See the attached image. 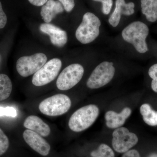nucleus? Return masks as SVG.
I'll use <instances>...</instances> for the list:
<instances>
[{"instance_id":"obj_16","label":"nucleus","mask_w":157,"mask_h":157,"mask_svg":"<svg viewBox=\"0 0 157 157\" xmlns=\"http://www.w3.org/2000/svg\"><path fill=\"white\" fill-rule=\"evenodd\" d=\"M141 11L149 22L157 21V0H140Z\"/></svg>"},{"instance_id":"obj_19","label":"nucleus","mask_w":157,"mask_h":157,"mask_svg":"<svg viewBox=\"0 0 157 157\" xmlns=\"http://www.w3.org/2000/svg\"><path fill=\"white\" fill-rule=\"evenodd\" d=\"M143 121L145 123L151 126L157 125V111L152 109L145 115L142 116Z\"/></svg>"},{"instance_id":"obj_9","label":"nucleus","mask_w":157,"mask_h":157,"mask_svg":"<svg viewBox=\"0 0 157 157\" xmlns=\"http://www.w3.org/2000/svg\"><path fill=\"white\" fill-rule=\"evenodd\" d=\"M112 136L113 147L116 151L121 153L130 150L138 141L137 135L125 127L115 129Z\"/></svg>"},{"instance_id":"obj_13","label":"nucleus","mask_w":157,"mask_h":157,"mask_svg":"<svg viewBox=\"0 0 157 157\" xmlns=\"http://www.w3.org/2000/svg\"><path fill=\"white\" fill-rule=\"evenodd\" d=\"M131 113L132 110L129 107L124 108L120 113L112 110L107 111L105 114L106 125L111 129L120 128L124 124Z\"/></svg>"},{"instance_id":"obj_29","label":"nucleus","mask_w":157,"mask_h":157,"mask_svg":"<svg viewBox=\"0 0 157 157\" xmlns=\"http://www.w3.org/2000/svg\"><path fill=\"white\" fill-rule=\"evenodd\" d=\"M151 87L152 89L155 92L157 93V81L152 79L151 81Z\"/></svg>"},{"instance_id":"obj_23","label":"nucleus","mask_w":157,"mask_h":157,"mask_svg":"<svg viewBox=\"0 0 157 157\" xmlns=\"http://www.w3.org/2000/svg\"><path fill=\"white\" fill-rule=\"evenodd\" d=\"M63 6L66 11L70 12L72 11L75 7L74 0H58Z\"/></svg>"},{"instance_id":"obj_17","label":"nucleus","mask_w":157,"mask_h":157,"mask_svg":"<svg viewBox=\"0 0 157 157\" xmlns=\"http://www.w3.org/2000/svg\"><path fill=\"white\" fill-rule=\"evenodd\" d=\"M12 90V82L7 75L0 74V101L9 98Z\"/></svg>"},{"instance_id":"obj_18","label":"nucleus","mask_w":157,"mask_h":157,"mask_svg":"<svg viewBox=\"0 0 157 157\" xmlns=\"http://www.w3.org/2000/svg\"><path fill=\"white\" fill-rule=\"evenodd\" d=\"M92 156L97 157H114V152L112 149L106 144H101L98 149L92 152Z\"/></svg>"},{"instance_id":"obj_25","label":"nucleus","mask_w":157,"mask_h":157,"mask_svg":"<svg viewBox=\"0 0 157 157\" xmlns=\"http://www.w3.org/2000/svg\"><path fill=\"white\" fill-rule=\"evenodd\" d=\"M148 75L152 79L157 81V63L152 65L149 68Z\"/></svg>"},{"instance_id":"obj_31","label":"nucleus","mask_w":157,"mask_h":157,"mask_svg":"<svg viewBox=\"0 0 157 157\" xmlns=\"http://www.w3.org/2000/svg\"><path fill=\"white\" fill-rule=\"evenodd\" d=\"M0 62H1V56H0Z\"/></svg>"},{"instance_id":"obj_26","label":"nucleus","mask_w":157,"mask_h":157,"mask_svg":"<svg viewBox=\"0 0 157 157\" xmlns=\"http://www.w3.org/2000/svg\"><path fill=\"white\" fill-rule=\"evenodd\" d=\"M122 157H140L138 151L135 149L131 150L125 152Z\"/></svg>"},{"instance_id":"obj_20","label":"nucleus","mask_w":157,"mask_h":157,"mask_svg":"<svg viewBox=\"0 0 157 157\" xmlns=\"http://www.w3.org/2000/svg\"><path fill=\"white\" fill-rule=\"evenodd\" d=\"M9 146V138L6 134L0 128V156L4 154Z\"/></svg>"},{"instance_id":"obj_21","label":"nucleus","mask_w":157,"mask_h":157,"mask_svg":"<svg viewBox=\"0 0 157 157\" xmlns=\"http://www.w3.org/2000/svg\"><path fill=\"white\" fill-rule=\"evenodd\" d=\"M17 115V110L14 107H0V117L8 116L15 117Z\"/></svg>"},{"instance_id":"obj_24","label":"nucleus","mask_w":157,"mask_h":157,"mask_svg":"<svg viewBox=\"0 0 157 157\" xmlns=\"http://www.w3.org/2000/svg\"><path fill=\"white\" fill-rule=\"evenodd\" d=\"M7 22V16L3 11L2 3L0 2V29L4 28L6 26Z\"/></svg>"},{"instance_id":"obj_15","label":"nucleus","mask_w":157,"mask_h":157,"mask_svg":"<svg viewBox=\"0 0 157 157\" xmlns=\"http://www.w3.org/2000/svg\"><path fill=\"white\" fill-rule=\"evenodd\" d=\"M63 6L59 1L48 0L41 9V14L42 19L46 23H49L57 14L63 12Z\"/></svg>"},{"instance_id":"obj_3","label":"nucleus","mask_w":157,"mask_h":157,"mask_svg":"<svg viewBox=\"0 0 157 157\" xmlns=\"http://www.w3.org/2000/svg\"><path fill=\"white\" fill-rule=\"evenodd\" d=\"M101 20L91 12L85 13L76 32V39L83 44H89L99 36Z\"/></svg>"},{"instance_id":"obj_7","label":"nucleus","mask_w":157,"mask_h":157,"mask_svg":"<svg viewBox=\"0 0 157 157\" xmlns=\"http://www.w3.org/2000/svg\"><path fill=\"white\" fill-rule=\"evenodd\" d=\"M47 56L42 53L21 57L16 63V69L19 75L27 77L35 74L46 63Z\"/></svg>"},{"instance_id":"obj_14","label":"nucleus","mask_w":157,"mask_h":157,"mask_svg":"<svg viewBox=\"0 0 157 157\" xmlns=\"http://www.w3.org/2000/svg\"><path fill=\"white\" fill-rule=\"evenodd\" d=\"M24 126L42 137H47L50 133L49 126L36 116L31 115L26 118L24 122Z\"/></svg>"},{"instance_id":"obj_28","label":"nucleus","mask_w":157,"mask_h":157,"mask_svg":"<svg viewBox=\"0 0 157 157\" xmlns=\"http://www.w3.org/2000/svg\"><path fill=\"white\" fill-rule=\"evenodd\" d=\"M32 5L36 6H42L45 5L48 0H28Z\"/></svg>"},{"instance_id":"obj_27","label":"nucleus","mask_w":157,"mask_h":157,"mask_svg":"<svg viewBox=\"0 0 157 157\" xmlns=\"http://www.w3.org/2000/svg\"><path fill=\"white\" fill-rule=\"evenodd\" d=\"M152 109L151 107L149 104H142L140 106V112L141 115L144 116L149 111H150Z\"/></svg>"},{"instance_id":"obj_6","label":"nucleus","mask_w":157,"mask_h":157,"mask_svg":"<svg viewBox=\"0 0 157 157\" xmlns=\"http://www.w3.org/2000/svg\"><path fill=\"white\" fill-rule=\"evenodd\" d=\"M84 73V68L79 64L69 65L63 70L58 77L57 87L59 90L64 91L72 88L81 80Z\"/></svg>"},{"instance_id":"obj_8","label":"nucleus","mask_w":157,"mask_h":157,"mask_svg":"<svg viewBox=\"0 0 157 157\" xmlns=\"http://www.w3.org/2000/svg\"><path fill=\"white\" fill-rule=\"evenodd\" d=\"M62 65V61L59 59H52L34 74L32 83L37 86H43L50 83L58 75Z\"/></svg>"},{"instance_id":"obj_1","label":"nucleus","mask_w":157,"mask_h":157,"mask_svg":"<svg viewBox=\"0 0 157 157\" xmlns=\"http://www.w3.org/2000/svg\"><path fill=\"white\" fill-rule=\"evenodd\" d=\"M149 29L144 23L134 21L127 25L122 31L121 36L126 42L132 44L137 52L144 54L149 49L146 42Z\"/></svg>"},{"instance_id":"obj_2","label":"nucleus","mask_w":157,"mask_h":157,"mask_svg":"<svg viewBox=\"0 0 157 157\" xmlns=\"http://www.w3.org/2000/svg\"><path fill=\"white\" fill-rule=\"evenodd\" d=\"M99 109L94 104L81 107L72 114L69 121V127L72 131L79 132L90 128L98 117Z\"/></svg>"},{"instance_id":"obj_30","label":"nucleus","mask_w":157,"mask_h":157,"mask_svg":"<svg viewBox=\"0 0 157 157\" xmlns=\"http://www.w3.org/2000/svg\"><path fill=\"white\" fill-rule=\"evenodd\" d=\"M148 157H157V153H153L152 154L150 155Z\"/></svg>"},{"instance_id":"obj_4","label":"nucleus","mask_w":157,"mask_h":157,"mask_svg":"<svg viewBox=\"0 0 157 157\" xmlns=\"http://www.w3.org/2000/svg\"><path fill=\"white\" fill-rule=\"evenodd\" d=\"M71 106L70 98L66 95L58 94L43 100L39 105L41 113L48 116H58L67 112Z\"/></svg>"},{"instance_id":"obj_11","label":"nucleus","mask_w":157,"mask_h":157,"mask_svg":"<svg viewBox=\"0 0 157 157\" xmlns=\"http://www.w3.org/2000/svg\"><path fill=\"white\" fill-rule=\"evenodd\" d=\"M39 29L41 32L49 36L51 42L53 45L63 47L67 44L68 36L66 31L51 24L46 23L41 24Z\"/></svg>"},{"instance_id":"obj_22","label":"nucleus","mask_w":157,"mask_h":157,"mask_svg":"<svg viewBox=\"0 0 157 157\" xmlns=\"http://www.w3.org/2000/svg\"><path fill=\"white\" fill-rule=\"evenodd\" d=\"M94 2L102 3V11L103 14L107 15L110 13L113 2V0H93Z\"/></svg>"},{"instance_id":"obj_12","label":"nucleus","mask_w":157,"mask_h":157,"mask_svg":"<svg viewBox=\"0 0 157 157\" xmlns=\"http://www.w3.org/2000/svg\"><path fill=\"white\" fill-rule=\"evenodd\" d=\"M135 7V4L132 2L126 3L125 0H116L115 9L108 19L109 24L113 27H117L121 15L130 16L134 14Z\"/></svg>"},{"instance_id":"obj_10","label":"nucleus","mask_w":157,"mask_h":157,"mask_svg":"<svg viewBox=\"0 0 157 157\" xmlns=\"http://www.w3.org/2000/svg\"><path fill=\"white\" fill-rule=\"evenodd\" d=\"M23 136L29 146L39 154L45 156L49 154L50 145L41 135L30 130H26Z\"/></svg>"},{"instance_id":"obj_5","label":"nucleus","mask_w":157,"mask_h":157,"mask_svg":"<svg viewBox=\"0 0 157 157\" xmlns=\"http://www.w3.org/2000/svg\"><path fill=\"white\" fill-rule=\"evenodd\" d=\"M115 73L113 62H102L93 70L86 82V86L91 89L103 87L112 80Z\"/></svg>"}]
</instances>
